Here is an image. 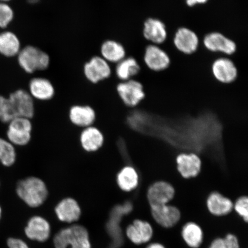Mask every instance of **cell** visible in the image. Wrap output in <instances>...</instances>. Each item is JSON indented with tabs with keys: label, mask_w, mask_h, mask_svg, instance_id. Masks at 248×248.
I'll return each mask as SVG.
<instances>
[{
	"label": "cell",
	"mask_w": 248,
	"mask_h": 248,
	"mask_svg": "<svg viewBox=\"0 0 248 248\" xmlns=\"http://www.w3.org/2000/svg\"><path fill=\"white\" fill-rule=\"evenodd\" d=\"M233 210L244 222L248 221V198L247 195H242L235 200Z\"/></svg>",
	"instance_id": "obj_30"
},
{
	"label": "cell",
	"mask_w": 248,
	"mask_h": 248,
	"mask_svg": "<svg viewBox=\"0 0 248 248\" xmlns=\"http://www.w3.org/2000/svg\"><path fill=\"white\" fill-rule=\"evenodd\" d=\"M176 169L184 179L197 177L202 169V159L198 154L193 152H182L176 157Z\"/></svg>",
	"instance_id": "obj_9"
},
{
	"label": "cell",
	"mask_w": 248,
	"mask_h": 248,
	"mask_svg": "<svg viewBox=\"0 0 248 248\" xmlns=\"http://www.w3.org/2000/svg\"><path fill=\"white\" fill-rule=\"evenodd\" d=\"M34 100L47 101L53 98L55 89L52 83L43 77L33 78L29 83L27 91Z\"/></svg>",
	"instance_id": "obj_22"
},
{
	"label": "cell",
	"mask_w": 248,
	"mask_h": 248,
	"mask_svg": "<svg viewBox=\"0 0 248 248\" xmlns=\"http://www.w3.org/2000/svg\"><path fill=\"white\" fill-rule=\"evenodd\" d=\"M55 213L61 221L71 224L78 221L82 210L76 200L72 197H66L59 202L55 206Z\"/></svg>",
	"instance_id": "obj_14"
},
{
	"label": "cell",
	"mask_w": 248,
	"mask_h": 248,
	"mask_svg": "<svg viewBox=\"0 0 248 248\" xmlns=\"http://www.w3.org/2000/svg\"><path fill=\"white\" fill-rule=\"evenodd\" d=\"M32 130L31 119L26 117L16 118L8 123L7 140L14 146H26L32 139Z\"/></svg>",
	"instance_id": "obj_5"
},
{
	"label": "cell",
	"mask_w": 248,
	"mask_h": 248,
	"mask_svg": "<svg viewBox=\"0 0 248 248\" xmlns=\"http://www.w3.org/2000/svg\"><path fill=\"white\" fill-rule=\"evenodd\" d=\"M212 73L219 82L231 83L237 79L238 71L234 62L227 58H219L213 62Z\"/></svg>",
	"instance_id": "obj_21"
},
{
	"label": "cell",
	"mask_w": 248,
	"mask_h": 248,
	"mask_svg": "<svg viewBox=\"0 0 248 248\" xmlns=\"http://www.w3.org/2000/svg\"><path fill=\"white\" fill-rule=\"evenodd\" d=\"M145 248H167L163 244L157 242H154V243H151L148 245Z\"/></svg>",
	"instance_id": "obj_35"
},
{
	"label": "cell",
	"mask_w": 248,
	"mask_h": 248,
	"mask_svg": "<svg viewBox=\"0 0 248 248\" xmlns=\"http://www.w3.org/2000/svg\"><path fill=\"white\" fill-rule=\"evenodd\" d=\"M181 235L185 243L190 248H199L203 243L204 232L195 222H188L183 226Z\"/></svg>",
	"instance_id": "obj_25"
},
{
	"label": "cell",
	"mask_w": 248,
	"mask_h": 248,
	"mask_svg": "<svg viewBox=\"0 0 248 248\" xmlns=\"http://www.w3.org/2000/svg\"><path fill=\"white\" fill-rule=\"evenodd\" d=\"M233 201L218 191H213L206 198V206L210 215L216 217L228 216L233 210Z\"/></svg>",
	"instance_id": "obj_13"
},
{
	"label": "cell",
	"mask_w": 248,
	"mask_h": 248,
	"mask_svg": "<svg viewBox=\"0 0 248 248\" xmlns=\"http://www.w3.org/2000/svg\"><path fill=\"white\" fill-rule=\"evenodd\" d=\"M1 213H2L1 207V206H0V218H1Z\"/></svg>",
	"instance_id": "obj_38"
},
{
	"label": "cell",
	"mask_w": 248,
	"mask_h": 248,
	"mask_svg": "<svg viewBox=\"0 0 248 248\" xmlns=\"http://www.w3.org/2000/svg\"><path fill=\"white\" fill-rule=\"evenodd\" d=\"M80 146L86 153H96L103 147L105 137L101 130L94 125L83 128L79 135Z\"/></svg>",
	"instance_id": "obj_17"
},
{
	"label": "cell",
	"mask_w": 248,
	"mask_h": 248,
	"mask_svg": "<svg viewBox=\"0 0 248 248\" xmlns=\"http://www.w3.org/2000/svg\"><path fill=\"white\" fill-rule=\"evenodd\" d=\"M208 1V0H186V3L189 7H194L198 4H203Z\"/></svg>",
	"instance_id": "obj_34"
},
{
	"label": "cell",
	"mask_w": 248,
	"mask_h": 248,
	"mask_svg": "<svg viewBox=\"0 0 248 248\" xmlns=\"http://www.w3.org/2000/svg\"><path fill=\"white\" fill-rule=\"evenodd\" d=\"M14 17V11L11 6L7 2H0V29H7Z\"/></svg>",
	"instance_id": "obj_29"
},
{
	"label": "cell",
	"mask_w": 248,
	"mask_h": 248,
	"mask_svg": "<svg viewBox=\"0 0 248 248\" xmlns=\"http://www.w3.org/2000/svg\"><path fill=\"white\" fill-rule=\"evenodd\" d=\"M15 146L8 140L0 138V163L5 167L13 166L16 160Z\"/></svg>",
	"instance_id": "obj_28"
},
{
	"label": "cell",
	"mask_w": 248,
	"mask_h": 248,
	"mask_svg": "<svg viewBox=\"0 0 248 248\" xmlns=\"http://www.w3.org/2000/svg\"><path fill=\"white\" fill-rule=\"evenodd\" d=\"M29 1V2L30 3V4H36V3H38L39 1V0H28Z\"/></svg>",
	"instance_id": "obj_36"
},
{
	"label": "cell",
	"mask_w": 248,
	"mask_h": 248,
	"mask_svg": "<svg viewBox=\"0 0 248 248\" xmlns=\"http://www.w3.org/2000/svg\"><path fill=\"white\" fill-rule=\"evenodd\" d=\"M203 45L210 51L228 55L234 54L237 49L234 41L219 32L207 34L203 39Z\"/></svg>",
	"instance_id": "obj_15"
},
{
	"label": "cell",
	"mask_w": 248,
	"mask_h": 248,
	"mask_svg": "<svg viewBox=\"0 0 248 248\" xmlns=\"http://www.w3.org/2000/svg\"><path fill=\"white\" fill-rule=\"evenodd\" d=\"M18 66L27 74L47 69L50 58L47 53L32 45L23 46L16 57Z\"/></svg>",
	"instance_id": "obj_3"
},
{
	"label": "cell",
	"mask_w": 248,
	"mask_h": 248,
	"mask_svg": "<svg viewBox=\"0 0 248 248\" xmlns=\"http://www.w3.org/2000/svg\"><path fill=\"white\" fill-rule=\"evenodd\" d=\"M150 207L151 216L155 222L162 228H172L181 221V210L173 204L169 203Z\"/></svg>",
	"instance_id": "obj_8"
},
{
	"label": "cell",
	"mask_w": 248,
	"mask_h": 248,
	"mask_svg": "<svg viewBox=\"0 0 248 248\" xmlns=\"http://www.w3.org/2000/svg\"><path fill=\"white\" fill-rule=\"evenodd\" d=\"M176 191L170 183L160 181L152 184L147 189L146 198L149 206L169 204L175 199Z\"/></svg>",
	"instance_id": "obj_7"
},
{
	"label": "cell",
	"mask_w": 248,
	"mask_h": 248,
	"mask_svg": "<svg viewBox=\"0 0 248 248\" xmlns=\"http://www.w3.org/2000/svg\"><path fill=\"white\" fill-rule=\"evenodd\" d=\"M12 0H0V2H10Z\"/></svg>",
	"instance_id": "obj_37"
},
{
	"label": "cell",
	"mask_w": 248,
	"mask_h": 248,
	"mask_svg": "<svg viewBox=\"0 0 248 248\" xmlns=\"http://www.w3.org/2000/svg\"><path fill=\"white\" fill-rule=\"evenodd\" d=\"M22 47V43L16 34L8 30L0 32V54L8 58H15Z\"/></svg>",
	"instance_id": "obj_23"
},
{
	"label": "cell",
	"mask_w": 248,
	"mask_h": 248,
	"mask_svg": "<svg viewBox=\"0 0 248 248\" xmlns=\"http://www.w3.org/2000/svg\"><path fill=\"white\" fill-rule=\"evenodd\" d=\"M54 244L55 248H92L88 230L79 225L62 229L55 235Z\"/></svg>",
	"instance_id": "obj_4"
},
{
	"label": "cell",
	"mask_w": 248,
	"mask_h": 248,
	"mask_svg": "<svg viewBox=\"0 0 248 248\" xmlns=\"http://www.w3.org/2000/svg\"><path fill=\"white\" fill-rule=\"evenodd\" d=\"M173 44L176 49L185 54H192L197 50L200 40L193 31L186 27L180 28L175 33Z\"/></svg>",
	"instance_id": "obj_16"
},
{
	"label": "cell",
	"mask_w": 248,
	"mask_h": 248,
	"mask_svg": "<svg viewBox=\"0 0 248 248\" xmlns=\"http://www.w3.org/2000/svg\"><path fill=\"white\" fill-rule=\"evenodd\" d=\"M127 238L136 246L150 243L153 238L154 231L150 222L137 219L133 221L126 229Z\"/></svg>",
	"instance_id": "obj_11"
},
{
	"label": "cell",
	"mask_w": 248,
	"mask_h": 248,
	"mask_svg": "<svg viewBox=\"0 0 248 248\" xmlns=\"http://www.w3.org/2000/svg\"><path fill=\"white\" fill-rule=\"evenodd\" d=\"M83 74L90 82L97 83L110 77L111 69L109 63L101 56H95L85 64Z\"/></svg>",
	"instance_id": "obj_10"
},
{
	"label": "cell",
	"mask_w": 248,
	"mask_h": 248,
	"mask_svg": "<svg viewBox=\"0 0 248 248\" xmlns=\"http://www.w3.org/2000/svg\"><path fill=\"white\" fill-rule=\"evenodd\" d=\"M9 248H30L26 243L18 238H10L7 241Z\"/></svg>",
	"instance_id": "obj_32"
},
{
	"label": "cell",
	"mask_w": 248,
	"mask_h": 248,
	"mask_svg": "<svg viewBox=\"0 0 248 248\" xmlns=\"http://www.w3.org/2000/svg\"><path fill=\"white\" fill-rule=\"evenodd\" d=\"M69 117L71 124L83 129L94 125L97 114L89 105H74L70 108Z\"/></svg>",
	"instance_id": "obj_18"
},
{
	"label": "cell",
	"mask_w": 248,
	"mask_h": 248,
	"mask_svg": "<svg viewBox=\"0 0 248 248\" xmlns=\"http://www.w3.org/2000/svg\"><path fill=\"white\" fill-rule=\"evenodd\" d=\"M208 248H225L224 238L218 237L213 240Z\"/></svg>",
	"instance_id": "obj_33"
},
{
	"label": "cell",
	"mask_w": 248,
	"mask_h": 248,
	"mask_svg": "<svg viewBox=\"0 0 248 248\" xmlns=\"http://www.w3.org/2000/svg\"><path fill=\"white\" fill-rule=\"evenodd\" d=\"M33 99L26 90L19 88L5 96L0 95V121L8 124L17 117L32 119L35 116Z\"/></svg>",
	"instance_id": "obj_1"
},
{
	"label": "cell",
	"mask_w": 248,
	"mask_h": 248,
	"mask_svg": "<svg viewBox=\"0 0 248 248\" xmlns=\"http://www.w3.org/2000/svg\"><path fill=\"white\" fill-rule=\"evenodd\" d=\"M225 248H240L239 240L236 235L229 233L224 237Z\"/></svg>",
	"instance_id": "obj_31"
},
{
	"label": "cell",
	"mask_w": 248,
	"mask_h": 248,
	"mask_svg": "<svg viewBox=\"0 0 248 248\" xmlns=\"http://www.w3.org/2000/svg\"><path fill=\"white\" fill-rule=\"evenodd\" d=\"M143 35L145 39L155 45L162 44L167 38L165 24L157 18H148L144 24Z\"/></svg>",
	"instance_id": "obj_24"
},
{
	"label": "cell",
	"mask_w": 248,
	"mask_h": 248,
	"mask_svg": "<svg viewBox=\"0 0 248 248\" xmlns=\"http://www.w3.org/2000/svg\"><path fill=\"white\" fill-rule=\"evenodd\" d=\"M140 70L137 61L132 57L125 58L117 63L116 74L118 78L122 81L132 79Z\"/></svg>",
	"instance_id": "obj_27"
},
{
	"label": "cell",
	"mask_w": 248,
	"mask_h": 248,
	"mask_svg": "<svg viewBox=\"0 0 248 248\" xmlns=\"http://www.w3.org/2000/svg\"><path fill=\"white\" fill-rule=\"evenodd\" d=\"M25 233L31 240L45 242L50 236L51 226L47 220L43 217L33 216L28 222Z\"/></svg>",
	"instance_id": "obj_20"
},
{
	"label": "cell",
	"mask_w": 248,
	"mask_h": 248,
	"mask_svg": "<svg viewBox=\"0 0 248 248\" xmlns=\"http://www.w3.org/2000/svg\"><path fill=\"white\" fill-rule=\"evenodd\" d=\"M144 61L149 69L155 71L166 70L170 63V58L167 52L155 45L147 46L145 50Z\"/></svg>",
	"instance_id": "obj_19"
},
{
	"label": "cell",
	"mask_w": 248,
	"mask_h": 248,
	"mask_svg": "<svg viewBox=\"0 0 248 248\" xmlns=\"http://www.w3.org/2000/svg\"><path fill=\"white\" fill-rule=\"evenodd\" d=\"M16 191L20 199L32 208L43 205L49 195L48 188L46 182L35 176L20 180L17 183Z\"/></svg>",
	"instance_id": "obj_2"
},
{
	"label": "cell",
	"mask_w": 248,
	"mask_h": 248,
	"mask_svg": "<svg viewBox=\"0 0 248 248\" xmlns=\"http://www.w3.org/2000/svg\"><path fill=\"white\" fill-rule=\"evenodd\" d=\"M101 57L108 63H118L125 58L126 51L120 43L114 40H107L102 43Z\"/></svg>",
	"instance_id": "obj_26"
},
{
	"label": "cell",
	"mask_w": 248,
	"mask_h": 248,
	"mask_svg": "<svg viewBox=\"0 0 248 248\" xmlns=\"http://www.w3.org/2000/svg\"><path fill=\"white\" fill-rule=\"evenodd\" d=\"M116 89L121 100L129 108L138 106L145 97L144 87L138 80L122 81L118 84Z\"/></svg>",
	"instance_id": "obj_6"
},
{
	"label": "cell",
	"mask_w": 248,
	"mask_h": 248,
	"mask_svg": "<svg viewBox=\"0 0 248 248\" xmlns=\"http://www.w3.org/2000/svg\"><path fill=\"white\" fill-rule=\"evenodd\" d=\"M116 182L117 187L124 193H132L140 186V175L135 166L127 164L117 173Z\"/></svg>",
	"instance_id": "obj_12"
}]
</instances>
